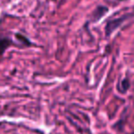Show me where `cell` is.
I'll list each match as a JSON object with an SVG mask.
<instances>
[{
	"label": "cell",
	"instance_id": "6da1fadb",
	"mask_svg": "<svg viewBox=\"0 0 134 134\" xmlns=\"http://www.w3.org/2000/svg\"><path fill=\"white\" fill-rule=\"evenodd\" d=\"M124 19H125V17L119 18V19H114V20L109 21V22H108V24H107V26H106V33H107V35L110 34L114 30H115V29H117L118 27L121 24V22H122Z\"/></svg>",
	"mask_w": 134,
	"mask_h": 134
},
{
	"label": "cell",
	"instance_id": "7a4b0ae2",
	"mask_svg": "<svg viewBox=\"0 0 134 134\" xmlns=\"http://www.w3.org/2000/svg\"><path fill=\"white\" fill-rule=\"evenodd\" d=\"M9 43H10V41H9V40H8V39L0 40V52H4V51L8 47Z\"/></svg>",
	"mask_w": 134,
	"mask_h": 134
},
{
	"label": "cell",
	"instance_id": "3957f363",
	"mask_svg": "<svg viewBox=\"0 0 134 134\" xmlns=\"http://www.w3.org/2000/svg\"><path fill=\"white\" fill-rule=\"evenodd\" d=\"M120 84L122 85V87L119 88V90H120L121 92H124L125 90H127L129 88V86H130V83H129L128 79H124Z\"/></svg>",
	"mask_w": 134,
	"mask_h": 134
},
{
	"label": "cell",
	"instance_id": "277c9868",
	"mask_svg": "<svg viewBox=\"0 0 134 134\" xmlns=\"http://www.w3.org/2000/svg\"><path fill=\"white\" fill-rule=\"evenodd\" d=\"M120 1H122V0H120Z\"/></svg>",
	"mask_w": 134,
	"mask_h": 134
}]
</instances>
